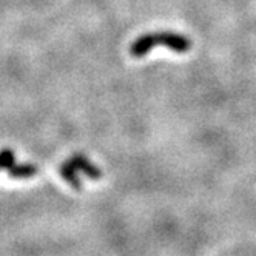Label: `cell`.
I'll list each match as a JSON object with an SVG mask.
<instances>
[{
	"label": "cell",
	"mask_w": 256,
	"mask_h": 256,
	"mask_svg": "<svg viewBox=\"0 0 256 256\" xmlns=\"http://www.w3.org/2000/svg\"><path fill=\"white\" fill-rule=\"evenodd\" d=\"M68 164L70 166L74 168L76 172H82V173H85V174H88L91 179H99V178H102V172L98 168V167H94L93 164H91L85 156H82V154H74L71 159H68Z\"/></svg>",
	"instance_id": "obj_2"
},
{
	"label": "cell",
	"mask_w": 256,
	"mask_h": 256,
	"mask_svg": "<svg viewBox=\"0 0 256 256\" xmlns=\"http://www.w3.org/2000/svg\"><path fill=\"white\" fill-rule=\"evenodd\" d=\"M14 164H16V154L10 148H5L0 152V168L8 170L10 167L14 166Z\"/></svg>",
	"instance_id": "obj_5"
},
{
	"label": "cell",
	"mask_w": 256,
	"mask_h": 256,
	"mask_svg": "<svg viewBox=\"0 0 256 256\" xmlns=\"http://www.w3.org/2000/svg\"><path fill=\"white\" fill-rule=\"evenodd\" d=\"M60 174H62V178L68 182V184H70L72 188L80 190L82 186H80V180H79V178H78V172L70 166L68 160H66L65 164H62V167H60Z\"/></svg>",
	"instance_id": "obj_4"
},
{
	"label": "cell",
	"mask_w": 256,
	"mask_h": 256,
	"mask_svg": "<svg viewBox=\"0 0 256 256\" xmlns=\"http://www.w3.org/2000/svg\"><path fill=\"white\" fill-rule=\"evenodd\" d=\"M156 45L167 46L174 52H187L192 48V40L186 38L184 34H178L172 31L164 32H150L144 34L139 39H136L130 46V54L133 58H144L148 54Z\"/></svg>",
	"instance_id": "obj_1"
},
{
	"label": "cell",
	"mask_w": 256,
	"mask_h": 256,
	"mask_svg": "<svg viewBox=\"0 0 256 256\" xmlns=\"http://www.w3.org/2000/svg\"><path fill=\"white\" fill-rule=\"evenodd\" d=\"M38 173V167L32 164H24V166H14L8 168V174L11 178H31Z\"/></svg>",
	"instance_id": "obj_3"
}]
</instances>
